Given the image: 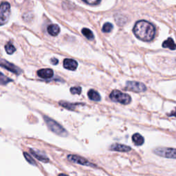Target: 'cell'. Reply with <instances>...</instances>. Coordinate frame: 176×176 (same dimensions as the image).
Here are the masks:
<instances>
[{
	"instance_id": "6da1fadb",
	"label": "cell",
	"mask_w": 176,
	"mask_h": 176,
	"mask_svg": "<svg viewBox=\"0 0 176 176\" xmlns=\"http://www.w3.org/2000/svg\"><path fill=\"white\" fill-rule=\"evenodd\" d=\"M133 31L137 38L144 41H151L156 33L154 25L145 20H140L136 23Z\"/></svg>"
},
{
	"instance_id": "7a4b0ae2",
	"label": "cell",
	"mask_w": 176,
	"mask_h": 176,
	"mask_svg": "<svg viewBox=\"0 0 176 176\" xmlns=\"http://www.w3.org/2000/svg\"><path fill=\"white\" fill-rule=\"evenodd\" d=\"M43 118L46 125L48 126V128L52 132L55 133L58 136H67V131L61 125H59L57 122H56L55 121H54V120L46 116H44Z\"/></svg>"
},
{
	"instance_id": "3957f363",
	"label": "cell",
	"mask_w": 176,
	"mask_h": 176,
	"mask_svg": "<svg viewBox=\"0 0 176 176\" xmlns=\"http://www.w3.org/2000/svg\"><path fill=\"white\" fill-rule=\"evenodd\" d=\"M109 97L113 101L121 103L123 105L130 104L131 101V98L130 95L117 90L112 91L110 94Z\"/></svg>"
},
{
	"instance_id": "277c9868",
	"label": "cell",
	"mask_w": 176,
	"mask_h": 176,
	"mask_svg": "<svg viewBox=\"0 0 176 176\" xmlns=\"http://www.w3.org/2000/svg\"><path fill=\"white\" fill-rule=\"evenodd\" d=\"M154 153L163 158L176 160V149L174 148L157 147L154 149Z\"/></svg>"
},
{
	"instance_id": "5b68a950",
	"label": "cell",
	"mask_w": 176,
	"mask_h": 176,
	"mask_svg": "<svg viewBox=\"0 0 176 176\" xmlns=\"http://www.w3.org/2000/svg\"><path fill=\"white\" fill-rule=\"evenodd\" d=\"M10 15V5L8 2H3L0 5V25L8 22Z\"/></svg>"
},
{
	"instance_id": "8992f818",
	"label": "cell",
	"mask_w": 176,
	"mask_h": 176,
	"mask_svg": "<svg viewBox=\"0 0 176 176\" xmlns=\"http://www.w3.org/2000/svg\"><path fill=\"white\" fill-rule=\"evenodd\" d=\"M125 89L127 90L134 91V92H143L147 90V87L144 83L136 81H128L126 83Z\"/></svg>"
},
{
	"instance_id": "52a82bcc",
	"label": "cell",
	"mask_w": 176,
	"mask_h": 176,
	"mask_svg": "<svg viewBox=\"0 0 176 176\" xmlns=\"http://www.w3.org/2000/svg\"><path fill=\"white\" fill-rule=\"evenodd\" d=\"M67 159L72 163L79 164V165L87 166H96L92 163H91L90 161H88L86 158H84L81 156H76V155H68Z\"/></svg>"
},
{
	"instance_id": "ba28073f",
	"label": "cell",
	"mask_w": 176,
	"mask_h": 176,
	"mask_svg": "<svg viewBox=\"0 0 176 176\" xmlns=\"http://www.w3.org/2000/svg\"><path fill=\"white\" fill-rule=\"evenodd\" d=\"M0 67H4V68L8 70V71L13 72V73L17 75H19L22 72V70L19 67H18L15 65L7 61L4 59H0Z\"/></svg>"
},
{
	"instance_id": "9c48e42d",
	"label": "cell",
	"mask_w": 176,
	"mask_h": 176,
	"mask_svg": "<svg viewBox=\"0 0 176 176\" xmlns=\"http://www.w3.org/2000/svg\"><path fill=\"white\" fill-rule=\"evenodd\" d=\"M109 149L111 151H118V152H129L131 150V148L130 146L125 145L118 144V143H115L109 147Z\"/></svg>"
},
{
	"instance_id": "30bf717a",
	"label": "cell",
	"mask_w": 176,
	"mask_h": 176,
	"mask_svg": "<svg viewBox=\"0 0 176 176\" xmlns=\"http://www.w3.org/2000/svg\"><path fill=\"white\" fill-rule=\"evenodd\" d=\"M77 66H78V63H77L76 61H75L74 59H71V58H65V59L63 61V67H64L65 69L74 71V70L77 68Z\"/></svg>"
},
{
	"instance_id": "8fae6325",
	"label": "cell",
	"mask_w": 176,
	"mask_h": 176,
	"mask_svg": "<svg viewBox=\"0 0 176 176\" xmlns=\"http://www.w3.org/2000/svg\"><path fill=\"white\" fill-rule=\"evenodd\" d=\"M54 72L52 70L46 68V69H41L38 70L37 72V75L39 77H41L42 79H50L53 76Z\"/></svg>"
},
{
	"instance_id": "7c38bea8",
	"label": "cell",
	"mask_w": 176,
	"mask_h": 176,
	"mask_svg": "<svg viewBox=\"0 0 176 176\" xmlns=\"http://www.w3.org/2000/svg\"><path fill=\"white\" fill-rule=\"evenodd\" d=\"M30 151L31 154L33 156L34 158H36L39 161H41L43 162V163H48L49 161V159L48 158V157L46 156H45L43 154L41 153V152L39 151H37V150H34L32 149H30Z\"/></svg>"
},
{
	"instance_id": "4fadbf2b",
	"label": "cell",
	"mask_w": 176,
	"mask_h": 176,
	"mask_svg": "<svg viewBox=\"0 0 176 176\" xmlns=\"http://www.w3.org/2000/svg\"><path fill=\"white\" fill-rule=\"evenodd\" d=\"M47 30L52 36H57L60 32V28L57 24H50L48 25Z\"/></svg>"
},
{
	"instance_id": "5bb4252c",
	"label": "cell",
	"mask_w": 176,
	"mask_h": 176,
	"mask_svg": "<svg viewBox=\"0 0 176 176\" xmlns=\"http://www.w3.org/2000/svg\"><path fill=\"white\" fill-rule=\"evenodd\" d=\"M163 47L165 48H169L171 50H174L176 49V44L172 38H168L163 43Z\"/></svg>"
},
{
	"instance_id": "9a60e30c",
	"label": "cell",
	"mask_w": 176,
	"mask_h": 176,
	"mask_svg": "<svg viewBox=\"0 0 176 176\" xmlns=\"http://www.w3.org/2000/svg\"><path fill=\"white\" fill-rule=\"evenodd\" d=\"M132 140L136 146H141L145 142V139L140 133H135L132 136Z\"/></svg>"
},
{
	"instance_id": "2e32d148",
	"label": "cell",
	"mask_w": 176,
	"mask_h": 176,
	"mask_svg": "<svg viewBox=\"0 0 176 176\" xmlns=\"http://www.w3.org/2000/svg\"><path fill=\"white\" fill-rule=\"evenodd\" d=\"M88 95L89 98L91 100H94V101H100V99H101V97H100L98 91H95L94 90H89Z\"/></svg>"
},
{
	"instance_id": "e0dca14e",
	"label": "cell",
	"mask_w": 176,
	"mask_h": 176,
	"mask_svg": "<svg viewBox=\"0 0 176 176\" xmlns=\"http://www.w3.org/2000/svg\"><path fill=\"white\" fill-rule=\"evenodd\" d=\"M81 32H82V34H83L84 36H85L86 38L89 40H92L94 39V38L93 32H91L90 29L85 28L82 29Z\"/></svg>"
},
{
	"instance_id": "ac0fdd59",
	"label": "cell",
	"mask_w": 176,
	"mask_h": 176,
	"mask_svg": "<svg viewBox=\"0 0 176 176\" xmlns=\"http://www.w3.org/2000/svg\"><path fill=\"white\" fill-rule=\"evenodd\" d=\"M60 105H61L62 107L66 108V109H68L70 110H74L75 109V107L79 105V103H76V104H73V103H69L65 101H61L59 103Z\"/></svg>"
},
{
	"instance_id": "d6986e66",
	"label": "cell",
	"mask_w": 176,
	"mask_h": 176,
	"mask_svg": "<svg viewBox=\"0 0 176 176\" xmlns=\"http://www.w3.org/2000/svg\"><path fill=\"white\" fill-rule=\"evenodd\" d=\"M10 81H12V80L8 78V77L6 76L3 73L0 72V85H5Z\"/></svg>"
},
{
	"instance_id": "ffe728a7",
	"label": "cell",
	"mask_w": 176,
	"mask_h": 176,
	"mask_svg": "<svg viewBox=\"0 0 176 176\" xmlns=\"http://www.w3.org/2000/svg\"><path fill=\"white\" fill-rule=\"evenodd\" d=\"M5 49L6 52L8 54V55H12V54L14 53V52L15 51V48L14 46L12 44L11 42H9L5 46Z\"/></svg>"
},
{
	"instance_id": "44dd1931",
	"label": "cell",
	"mask_w": 176,
	"mask_h": 176,
	"mask_svg": "<svg viewBox=\"0 0 176 176\" xmlns=\"http://www.w3.org/2000/svg\"><path fill=\"white\" fill-rule=\"evenodd\" d=\"M113 29V25L111 23H105L103 26V32H110Z\"/></svg>"
},
{
	"instance_id": "7402d4cb",
	"label": "cell",
	"mask_w": 176,
	"mask_h": 176,
	"mask_svg": "<svg viewBox=\"0 0 176 176\" xmlns=\"http://www.w3.org/2000/svg\"><path fill=\"white\" fill-rule=\"evenodd\" d=\"M23 156H24L25 160H26L28 162V163H30V165H34V166L37 165V164H36V163H35L34 160L32 158V157L30 156V154L26 153V152H24V153H23Z\"/></svg>"
},
{
	"instance_id": "603a6c76",
	"label": "cell",
	"mask_w": 176,
	"mask_h": 176,
	"mask_svg": "<svg viewBox=\"0 0 176 176\" xmlns=\"http://www.w3.org/2000/svg\"><path fill=\"white\" fill-rule=\"evenodd\" d=\"M82 89L81 87H72L70 89V92H71L72 94H77L79 95L81 93Z\"/></svg>"
},
{
	"instance_id": "cb8c5ba5",
	"label": "cell",
	"mask_w": 176,
	"mask_h": 176,
	"mask_svg": "<svg viewBox=\"0 0 176 176\" xmlns=\"http://www.w3.org/2000/svg\"><path fill=\"white\" fill-rule=\"evenodd\" d=\"M83 1L90 5H97L100 3V0H83Z\"/></svg>"
},
{
	"instance_id": "d4e9b609",
	"label": "cell",
	"mask_w": 176,
	"mask_h": 176,
	"mask_svg": "<svg viewBox=\"0 0 176 176\" xmlns=\"http://www.w3.org/2000/svg\"><path fill=\"white\" fill-rule=\"evenodd\" d=\"M168 116H175L176 117V108H175V109L173 110V112H171V113L168 114Z\"/></svg>"
},
{
	"instance_id": "484cf974",
	"label": "cell",
	"mask_w": 176,
	"mask_h": 176,
	"mask_svg": "<svg viewBox=\"0 0 176 176\" xmlns=\"http://www.w3.org/2000/svg\"><path fill=\"white\" fill-rule=\"evenodd\" d=\"M58 61L56 58H52V59H51V63H52L53 65H57L58 63Z\"/></svg>"
},
{
	"instance_id": "4316f807",
	"label": "cell",
	"mask_w": 176,
	"mask_h": 176,
	"mask_svg": "<svg viewBox=\"0 0 176 176\" xmlns=\"http://www.w3.org/2000/svg\"><path fill=\"white\" fill-rule=\"evenodd\" d=\"M58 176H68V175H67L65 174H63V173H61V174H59Z\"/></svg>"
}]
</instances>
